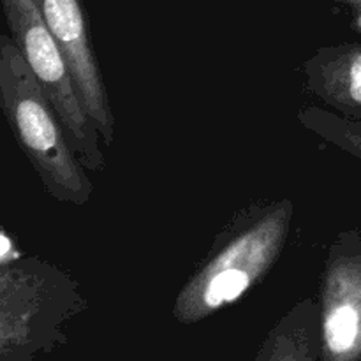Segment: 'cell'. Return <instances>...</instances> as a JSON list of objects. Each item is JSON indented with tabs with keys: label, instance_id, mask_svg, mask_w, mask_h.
Here are the masks:
<instances>
[{
	"label": "cell",
	"instance_id": "obj_1",
	"mask_svg": "<svg viewBox=\"0 0 361 361\" xmlns=\"http://www.w3.org/2000/svg\"><path fill=\"white\" fill-rule=\"evenodd\" d=\"M295 204L275 201L242 215L221 235L207 261L180 289L171 316L196 324L238 302L274 268L288 242Z\"/></svg>",
	"mask_w": 361,
	"mask_h": 361
},
{
	"label": "cell",
	"instance_id": "obj_2",
	"mask_svg": "<svg viewBox=\"0 0 361 361\" xmlns=\"http://www.w3.org/2000/svg\"><path fill=\"white\" fill-rule=\"evenodd\" d=\"M0 106L18 147L49 196L74 207L90 201L94 187L56 115L13 37L0 35Z\"/></svg>",
	"mask_w": 361,
	"mask_h": 361
},
{
	"label": "cell",
	"instance_id": "obj_3",
	"mask_svg": "<svg viewBox=\"0 0 361 361\" xmlns=\"http://www.w3.org/2000/svg\"><path fill=\"white\" fill-rule=\"evenodd\" d=\"M0 264V361H34L66 342L63 323L85 302L74 282L44 261Z\"/></svg>",
	"mask_w": 361,
	"mask_h": 361
},
{
	"label": "cell",
	"instance_id": "obj_4",
	"mask_svg": "<svg viewBox=\"0 0 361 361\" xmlns=\"http://www.w3.org/2000/svg\"><path fill=\"white\" fill-rule=\"evenodd\" d=\"M2 9L11 37L62 120L74 154L88 171H104L102 137L85 111L66 55L49 32L37 0H2Z\"/></svg>",
	"mask_w": 361,
	"mask_h": 361
},
{
	"label": "cell",
	"instance_id": "obj_5",
	"mask_svg": "<svg viewBox=\"0 0 361 361\" xmlns=\"http://www.w3.org/2000/svg\"><path fill=\"white\" fill-rule=\"evenodd\" d=\"M319 361H361V238L330 245L319 288Z\"/></svg>",
	"mask_w": 361,
	"mask_h": 361
},
{
	"label": "cell",
	"instance_id": "obj_6",
	"mask_svg": "<svg viewBox=\"0 0 361 361\" xmlns=\"http://www.w3.org/2000/svg\"><path fill=\"white\" fill-rule=\"evenodd\" d=\"M37 4L49 32L66 55L85 111L101 134L102 143L111 147L115 140V115L92 48L83 6L80 0H37Z\"/></svg>",
	"mask_w": 361,
	"mask_h": 361
},
{
	"label": "cell",
	"instance_id": "obj_7",
	"mask_svg": "<svg viewBox=\"0 0 361 361\" xmlns=\"http://www.w3.org/2000/svg\"><path fill=\"white\" fill-rule=\"evenodd\" d=\"M307 87L338 115L361 120V44L319 48L305 63Z\"/></svg>",
	"mask_w": 361,
	"mask_h": 361
},
{
	"label": "cell",
	"instance_id": "obj_8",
	"mask_svg": "<svg viewBox=\"0 0 361 361\" xmlns=\"http://www.w3.org/2000/svg\"><path fill=\"white\" fill-rule=\"evenodd\" d=\"M254 361H319V300L295 303L270 328Z\"/></svg>",
	"mask_w": 361,
	"mask_h": 361
},
{
	"label": "cell",
	"instance_id": "obj_9",
	"mask_svg": "<svg viewBox=\"0 0 361 361\" xmlns=\"http://www.w3.org/2000/svg\"><path fill=\"white\" fill-rule=\"evenodd\" d=\"M298 122L314 136L361 159V120H351L331 109L310 106L298 113Z\"/></svg>",
	"mask_w": 361,
	"mask_h": 361
},
{
	"label": "cell",
	"instance_id": "obj_10",
	"mask_svg": "<svg viewBox=\"0 0 361 361\" xmlns=\"http://www.w3.org/2000/svg\"><path fill=\"white\" fill-rule=\"evenodd\" d=\"M353 25L358 32H361V2L358 6H355V20H353Z\"/></svg>",
	"mask_w": 361,
	"mask_h": 361
},
{
	"label": "cell",
	"instance_id": "obj_11",
	"mask_svg": "<svg viewBox=\"0 0 361 361\" xmlns=\"http://www.w3.org/2000/svg\"><path fill=\"white\" fill-rule=\"evenodd\" d=\"M334 2H344V4H349V6H358L361 0H334Z\"/></svg>",
	"mask_w": 361,
	"mask_h": 361
}]
</instances>
